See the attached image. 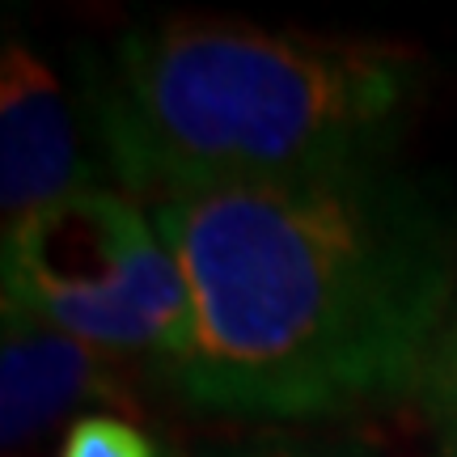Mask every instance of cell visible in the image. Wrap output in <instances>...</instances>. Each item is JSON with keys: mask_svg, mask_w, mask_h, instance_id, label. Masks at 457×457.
<instances>
[{"mask_svg": "<svg viewBox=\"0 0 457 457\" xmlns=\"http://www.w3.org/2000/svg\"><path fill=\"white\" fill-rule=\"evenodd\" d=\"M204 407L310 420L415 394L453 313V228L386 162L170 199Z\"/></svg>", "mask_w": 457, "mask_h": 457, "instance_id": "obj_1", "label": "cell"}, {"mask_svg": "<svg viewBox=\"0 0 457 457\" xmlns=\"http://www.w3.org/2000/svg\"><path fill=\"white\" fill-rule=\"evenodd\" d=\"M411 98L394 47L170 17L119 38L94 123L123 191L162 208L381 162Z\"/></svg>", "mask_w": 457, "mask_h": 457, "instance_id": "obj_2", "label": "cell"}, {"mask_svg": "<svg viewBox=\"0 0 457 457\" xmlns=\"http://www.w3.org/2000/svg\"><path fill=\"white\" fill-rule=\"evenodd\" d=\"M4 305L98 347L179 373L191 301L179 259L123 191H85L4 228Z\"/></svg>", "mask_w": 457, "mask_h": 457, "instance_id": "obj_3", "label": "cell"}, {"mask_svg": "<svg viewBox=\"0 0 457 457\" xmlns=\"http://www.w3.org/2000/svg\"><path fill=\"white\" fill-rule=\"evenodd\" d=\"M98 191L77 119L55 81L26 43H9L0 60V216L4 228L47 212L72 195Z\"/></svg>", "mask_w": 457, "mask_h": 457, "instance_id": "obj_4", "label": "cell"}, {"mask_svg": "<svg viewBox=\"0 0 457 457\" xmlns=\"http://www.w3.org/2000/svg\"><path fill=\"white\" fill-rule=\"evenodd\" d=\"M81 403L131 407L128 390L106 369V352L4 305L0 343V441L4 453L26 449L60 415Z\"/></svg>", "mask_w": 457, "mask_h": 457, "instance_id": "obj_5", "label": "cell"}, {"mask_svg": "<svg viewBox=\"0 0 457 457\" xmlns=\"http://www.w3.org/2000/svg\"><path fill=\"white\" fill-rule=\"evenodd\" d=\"M60 457H157L153 441L128 420L114 415H81L68 428Z\"/></svg>", "mask_w": 457, "mask_h": 457, "instance_id": "obj_6", "label": "cell"}, {"mask_svg": "<svg viewBox=\"0 0 457 457\" xmlns=\"http://www.w3.org/2000/svg\"><path fill=\"white\" fill-rule=\"evenodd\" d=\"M415 403L436 420V424H449L457 420V305L445 322L441 339L428 356L424 373H420V386H415Z\"/></svg>", "mask_w": 457, "mask_h": 457, "instance_id": "obj_7", "label": "cell"}, {"mask_svg": "<svg viewBox=\"0 0 457 457\" xmlns=\"http://www.w3.org/2000/svg\"><path fill=\"white\" fill-rule=\"evenodd\" d=\"M225 457H377L360 441H313V436H262Z\"/></svg>", "mask_w": 457, "mask_h": 457, "instance_id": "obj_8", "label": "cell"}, {"mask_svg": "<svg viewBox=\"0 0 457 457\" xmlns=\"http://www.w3.org/2000/svg\"><path fill=\"white\" fill-rule=\"evenodd\" d=\"M436 457H457V420L441 424V441H436Z\"/></svg>", "mask_w": 457, "mask_h": 457, "instance_id": "obj_9", "label": "cell"}]
</instances>
